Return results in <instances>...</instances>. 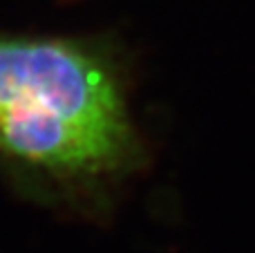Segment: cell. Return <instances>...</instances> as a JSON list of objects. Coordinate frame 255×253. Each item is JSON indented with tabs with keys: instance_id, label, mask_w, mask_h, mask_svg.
I'll return each instance as SVG.
<instances>
[{
	"instance_id": "cell-1",
	"label": "cell",
	"mask_w": 255,
	"mask_h": 253,
	"mask_svg": "<svg viewBox=\"0 0 255 253\" xmlns=\"http://www.w3.org/2000/svg\"><path fill=\"white\" fill-rule=\"evenodd\" d=\"M141 161L110 40L0 31V177L20 200L99 224Z\"/></svg>"
}]
</instances>
